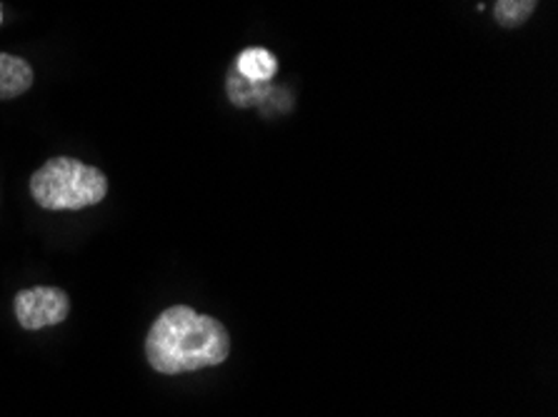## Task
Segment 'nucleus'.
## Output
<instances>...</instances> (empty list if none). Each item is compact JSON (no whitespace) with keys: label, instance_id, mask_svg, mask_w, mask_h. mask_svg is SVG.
Here are the masks:
<instances>
[{"label":"nucleus","instance_id":"f257e3e1","mask_svg":"<svg viewBox=\"0 0 558 417\" xmlns=\"http://www.w3.org/2000/svg\"><path fill=\"white\" fill-rule=\"evenodd\" d=\"M231 353L228 330L210 315L173 305L156 318L146 338V357L160 376H181L221 365Z\"/></svg>","mask_w":558,"mask_h":417},{"label":"nucleus","instance_id":"f03ea898","mask_svg":"<svg viewBox=\"0 0 558 417\" xmlns=\"http://www.w3.org/2000/svg\"><path fill=\"white\" fill-rule=\"evenodd\" d=\"M31 195L44 210H83L106 198L108 177L75 158H50L33 173Z\"/></svg>","mask_w":558,"mask_h":417},{"label":"nucleus","instance_id":"7ed1b4c3","mask_svg":"<svg viewBox=\"0 0 558 417\" xmlns=\"http://www.w3.org/2000/svg\"><path fill=\"white\" fill-rule=\"evenodd\" d=\"M13 308L23 330H44L68 318L71 301L58 287H28L15 295Z\"/></svg>","mask_w":558,"mask_h":417},{"label":"nucleus","instance_id":"20e7f679","mask_svg":"<svg viewBox=\"0 0 558 417\" xmlns=\"http://www.w3.org/2000/svg\"><path fill=\"white\" fill-rule=\"evenodd\" d=\"M33 85V68L19 56L0 53V100L23 96Z\"/></svg>","mask_w":558,"mask_h":417},{"label":"nucleus","instance_id":"39448f33","mask_svg":"<svg viewBox=\"0 0 558 417\" xmlns=\"http://www.w3.org/2000/svg\"><path fill=\"white\" fill-rule=\"evenodd\" d=\"M278 71L276 56L266 48H246L235 58V73L253 83H268Z\"/></svg>","mask_w":558,"mask_h":417},{"label":"nucleus","instance_id":"423d86ee","mask_svg":"<svg viewBox=\"0 0 558 417\" xmlns=\"http://www.w3.org/2000/svg\"><path fill=\"white\" fill-rule=\"evenodd\" d=\"M226 90H228V98H231L233 106L251 108V106H264V100L274 96L276 88H270L268 83L246 81L243 75L235 73V68H233V71L228 73Z\"/></svg>","mask_w":558,"mask_h":417},{"label":"nucleus","instance_id":"0eeeda50","mask_svg":"<svg viewBox=\"0 0 558 417\" xmlns=\"http://www.w3.org/2000/svg\"><path fill=\"white\" fill-rule=\"evenodd\" d=\"M538 0H496L494 15L496 23L504 28H519L534 15Z\"/></svg>","mask_w":558,"mask_h":417},{"label":"nucleus","instance_id":"6e6552de","mask_svg":"<svg viewBox=\"0 0 558 417\" xmlns=\"http://www.w3.org/2000/svg\"><path fill=\"white\" fill-rule=\"evenodd\" d=\"M0 23H3V5H0Z\"/></svg>","mask_w":558,"mask_h":417}]
</instances>
